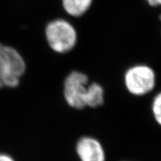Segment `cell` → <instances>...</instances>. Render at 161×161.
Wrapping results in <instances>:
<instances>
[{"mask_svg": "<svg viewBox=\"0 0 161 161\" xmlns=\"http://www.w3.org/2000/svg\"><path fill=\"white\" fill-rule=\"evenodd\" d=\"M122 83L130 96L140 98L148 96L154 91L157 84L154 69L147 64H132L124 70Z\"/></svg>", "mask_w": 161, "mask_h": 161, "instance_id": "obj_1", "label": "cell"}, {"mask_svg": "<svg viewBox=\"0 0 161 161\" xmlns=\"http://www.w3.org/2000/svg\"><path fill=\"white\" fill-rule=\"evenodd\" d=\"M44 35L49 49L59 55L71 52L78 41L75 26L69 19L63 17L50 20L45 26Z\"/></svg>", "mask_w": 161, "mask_h": 161, "instance_id": "obj_2", "label": "cell"}, {"mask_svg": "<svg viewBox=\"0 0 161 161\" xmlns=\"http://www.w3.org/2000/svg\"><path fill=\"white\" fill-rule=\"evenodd\" d=\"M90 77L79 69H72L62 80V96L66 105L72 110H83L86 108L88 85Z\"/></svg>", "mask_w": 161, "mask_h": 161, "instance_id": "obj_3", "label": "cell"}, {"mask_svg": "<svg viewBox=\"0 0 161 161\" xmlns=\"http://www.w3.org/2000/svg\"><path fill=\"white\" fill-rule=\"evenodd\" d=\"M27 66L17 49L0 43V78L4 87L17 88L22 83Z\"/></svg>", "mask_w": 161, "mask_h": 161, "instance_id": "obj_4", "label": "cell"}, {"mask_svg": "<svg viewBox=\"0 0 161 161\" xmlns=\"http://www.w3.org/2000/svg\"><path fill=\"white\" fill-rule=\"evenodd\" d=\"M75 153L78 161H107L105 148L95 136H80L75 143Z\"/></svg>", "mask_w": 161, "mask_h": 161, "instance_id": "obj_5", "label": "cell"}, {"mask_svg": "<svg viewBox=\"0 0 161 161\" xmlns=\"http://www.w3.org/2000/svg\"><path fill=\"white\" fill-rule=\"evenodd\" d=\"M105 102V89L97 80H90L88 85L86 108L96 109L104 105Z\"/></svg>", "mask_w": 161, "mask_h": 161, "instance_id": "obj_6", "label": "cell"}, {"mask_svg": "<svg viewBox=\"0 0 161 161\" xmlns=\"http://www.w3.org/2000/svg\"><path fill=\"white\" fill-rule=\"evenodd\" d=\"M93 0H61V6L67 17L78 18L85 14Z\"/></svg>", "mask_w": 161, "mask_h": 161, "instance_id": "obj_7", "label": "cell"}, {"mask_svg": "<svg viewBox=\"0 0 161 161\" xmlns=\"http://www.w3.org/2000/svg\"><path fill=\"white\" fill-rule=\"evenodd\" d=\"M151 110L154 121L161 127V91L155 94L151 104Z\"/></svg>", "mask_w": 161, "mask_h": 161, "instance_id": "obj_8", "label": "cell"}, {"mask_svg": "<svg viewBox=\"0 0 161 161\" xmlns=\"http://www.w3.org/2000/svg\"><path fill=\"white\" fill-rule=\"evenodd\" d=\"M148 5L152 8H157L161 6V0H144Z\"/></svg>", "mask_w": 161, "mask_h": 161, "instance_id": "obj_9", "label": "cell"}, {"mask_svg": "<svg viewBox=\"0 0 161 161\" xmlns=\"http://www.w3.org/2000/svg\"><path fill=\"white\" fill-rule=\"evenodd\" d=\"M0 161H15L11 155L6 154H0Z\"/></svg>", "mask_w": 161, "mask_h": 161, "instance_id": "obj_10", "label": "cell"}, {"mask_svg": "<svg viewBox=\"0 0 161 161\" xmlns=\"http://www.w3.org/2000/svg\"><path fill=\"white\" fill-rule=\"evenodd\" d=\"M159 19H160V21L161 22V14H160V15H159Z\"/></svg>", "mask_w": 161, "mask_h": 161, "instance_id": "obj_11", "label": "cell"}, {"mask_svg": "<svg viewBox=\"0 0 161 161\" xmlns=\"http://www.w3.org/2000/svg\"><path fill=\"white\" fill-rule=\"evenodd\" d=\"M120 161H132V160H120Z\"/></svg>", "mask_w": 161, "mask_h": 161, "instance_id": "obj_12", "label": "cell"}]
</instances>
